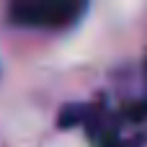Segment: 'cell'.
I'll use <instances>...</instances> for the list:
<instances>
[{"mask_svg":"<svg viewBox=\"0 0 147 147\" xmlns=\"http://www.w3.org/2000/svg\"><path fill=\"white\" fill-rule=\"evenodd\" d=\"M62 127H80L93 147H142L147 142V98L67 106Z\"/></svg>","mask_w":147,"mask_h":147,"instance_id":"obj_1","label":"cell"},{"mask_svg":"<svg viewBox=\"0 0 147 147\" xmlns=\"http://www.w3.org/2000/svg\"><path fill=\"white\" fill-rule=\"evenodd\" d=\"M90 0H8V21L26 31H67L83 21Z\"/></svg>","mask_w":147,"mask_h":147,"instance_id":"obj_2","label":"cell"},{"mask_svg":"<svg viewBox=\"0 0 147 147\" xmlns=\"http://www.w3.org/2000/svg\"><path fill=\"white\" fill-rule=\"evenodd\" d=\"M145 88H147V62H145Z\"/></svg>","mask_w":147,"mask_h":147,"instance_id":"obj_3","label":"cell"}]
</instances>
